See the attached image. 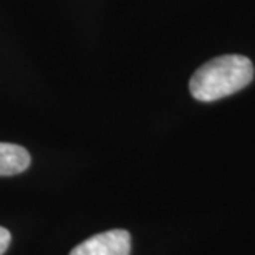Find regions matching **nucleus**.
<instances>
[{"mask_svg":"<svg viewBox=\"0 0 255 255\" xmlns=\"http://www.w3.org/2000/svg\"><path fill=\"white\" fill-rule=\"evenodd\" d=\"M32 157L28 151L12 142H0V176H15L27 171Z\"/></svg>","mask_w":255,"mask_h":255,"instance_id":"obj_3","label":"nucleus"},{"mask_svg":"<svg viewBox=\"0 0 255 255\" xmlns=\"http://www.w3.org/2000/svg\"><path fill=\"white\" fill-rule=\"evenodd\" d=\"M254 80V65L242 55H224L204 63L189 81L191 95L209 103L244 90Z\"/></svg>","mask_w":255,"mask_h":255,"instance_id":"obj_1","label":"nucleus"},{"mask_svg":"<svg viewBox=\"0 0 255 255\" xmlns=\"http://www.w3.org/2000/svg\"><path fill=\"white\" fill-rule=\"evenodd\" d=\"M10 241H12V236H10L8 229L0 227V255H3L5 251L8 249Z\"/></svg>","mask_w":255,"mask_h":255,"instance_id":"obj_4","label":"nucleus"},{"mask_svg":"<svg viewBox=\"0 0 255 255\" xmlns=\"http://www.w3.org/2000/svg\"><path fill=\"white\" fill-rule=\"evenodd\" d=\"M131 236L123 229H113L86 239L76 246L70 255H129Z\"/></svg>","mask_w":255,"mask_h":255,"instance_id":"obj_2","label":"nucleus"}]
</instances>
